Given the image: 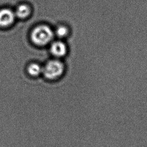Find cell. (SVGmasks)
Wrapping results in <instances>:
<instances>
[{
  "instance_id": "obj_1",
  "label": "cell",
  "mask_w": 147,
  "mask_h": 147,
  "mask_svg": "<svg viewBox=\"0 0 147 147\" xmlns=\"http://www.w3.org/2000/svg\"><path fill=\"white\" fill-rule=\"evenodd\" d=\"M53 37L51 28L45 25H41L33 29L31 38L33 43L38 45H45L49 43Z\"/></svg>"
},
{
  "instance_id": "obj_2",
  "label": "cell",
  "mask_w": 147,
  "mask_h": 147,
  "mask_svg": "<svg viewBox=\"0 0 147 147\" xmlns=\"http://www.w3.org/2000/svg\"><path fill=\"white\" fill-rule=\"evenodd\" d=\"M64 69L63 63L61 61L52 60L46 64L43 69L42 73L48 80H55L62 75Z\"/></svg>"
},
{
  "instance_id": "obj_3",
  "label": "cell",
  "mask_w": 147,
  "mask_h": 147,
  "mask_svg": "<svg viewBox=\"0 0 147 147\" xmlns=\"http://www.w3.org/2000/svg\"><path fill=\"white\" fill-rule=\"evenodd\" d=\"M15 16V14L10 9H1L0 10V27H6L12 24Z\"/></svg>"
},
{
  "instance_id": "obj_4",
  "label": "cell",
  "mask_w": 147,
  "mask_h": 147,
  "mask_svg": "<svg viewBox=\"0 0 147 147\" xmlns=\"http://www.w3.org/2000/svg\"><path fill=\"white\" fill-rule=\"evenodd\" d=\"M51 53L56 57H62L67 52V47L65 43L60 41H55L51 47Z\"/></svg>"
},
{
  "instance_id": "obj_5",
  "label": "cell",
  "mask_w": 147,
  "mask_h": 147,
  "mask_svg": "<svg viewBox=\"0 0 147 147\" xmlns=\"http://www.w3.org/2000/svg\"><path fill=\"white\" fill-rule=\"evenodd\" d=\"M30 13V8L28 5L21 4L17 8L15 15L19 18L24 19L28 16Z\"/></svg>"
},
{
  "instance_id": "obj_6",
  "label": "cell",
  "mask_w": 147,
  "mask_h": 147,
  "mask_svg": "<svg viewBox=\"0 0 147 147\" xmlns=\"http://www.w3.org/2000/svg\"><path fill=\"white\" fill-rule=\"evenodd\" d=\"M43 69L38 63H32L29 65L27 71L28 73L32 77L39 76L40 74L42 73Z\"/></svg>"
},
{
  "instance_id": "obj_7",
  "label": "cell",
  "mask_w": 147,
  "mask_h": 147,
  "mask_svg": "<svg viewBox=\"0 0 147 147\" xmlns=\"http://www.w3.org/2000/svg\"><path fill=\"white\" fill-rule=\"evenodd\" d=\"M55 32L57 36L62 38L67 36V35L68 33V29L65 26H60L59 27H57Z\"/></svg>"
}]
</instances>
